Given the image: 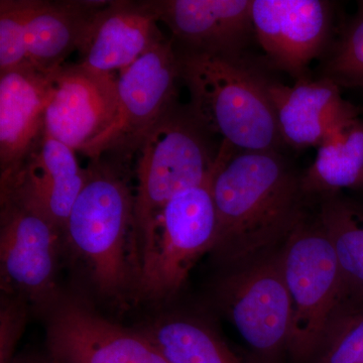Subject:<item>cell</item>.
Segmentation results:
<instances>
[{"mask_svg": "<svg viewBox=\"0 0 363 363\" xmlns=\"http://www.w3.org/2000/svg\"><path fill=\"white\" fill-rule=\"evenodd\" d=\"M211 190L218 219L212 253L226 269L279 250L306 209L301 176L278 150H238L222 142Z\"/></svg>", "mask_w": 363, "mask_h": 363, "instance_id": "obj_1", "label": "cell"}, {"mask_svg": "<svg viewBox=\"0 0 363 363\" xmlns=\"http://www.w3.org/2000/svg\"><path fill=\"white\" fill-rule=\"evenodd\" d=\"M135 156L109 150L90 160L64 229L65 242L84 262L98 293L111 300L135 292L138 283Z\"/></svg>", "mask_w": 363, "mask_h": 363, "instance_id": "obj_2", "label": "cell"}, {"mask_svg": "<svg viewBox=\"0 0 363 363\" xmlns=\"http://www.w3.org/2000/svg\"><path fill=\"white\" fill-rule=\"evenodd\" d=\"M176 49V48H175ZM180 80L190 95L188 111L207 131L238 150H277L281 145L269 79L247 60L177 50Z\"/></svg>", "mask_w": 363, "mask_h": 363, "instance_id": "obj_3", "label": "cell"}, {"mask_svg": "<svg viewBox=\"0 0 363 363\" xmlns=\"http://www.w3.org/2000/svg\"><path fill=\"white\" fill-rule=\"evenodd\" d=\"M207 131L187 109L175 105L143 138L135 162V222L138 257L157 216L175 196L201 185L216 154Z\"/></svg>", "mask_w": 363, "mask_h": 363, "instance_id": "obj_4", "label": "cell"}, {"mask_svg": "<svg viewBox=\"0 0 363 363\" xmlns=\"http://www.w3.org/2000/svg\"><path fill=\"white\" fill-rule=\"evenodd\" d=\"M281 259L292 303L288 351L297 362H310L340 298L337 259L317 212L305 209L281 247Z\"/></svg>", "mask_w": 363, "mask_h": 363, "instance_id": "obj_5", "label": "cell"}, {"mask_svg": "<svg viewBox=\"0 0 363 363\" xmlns=\"http://www.w3.org/2000/svg\"><path fill=\"white\" fill-rule=\"evenodd\" d=\"M211 180L212 175L175 196L157 216L138 257V296L156 301L173 297L198 260L213 250L218 219Z\"/></svg>", "mask_w": 363, "mask_h": 363, "instance_id": "obj_6", "label": "cell"}, {"mask_svg": "<svg viewBox=\"0 0 363 363\" xmlns=\"http://www.w3.org/2000/svg\"><path fill=\"white\" fill-rule=\"evenodd\" d=\"M0 278L6 297L40 309L58 303L64 233L40 210L13 195L0 196Z\"/></svg>", "mask_w": 363, "mask_h": 363, "instance_id": "obj_7", "label": "cell"}, {"mask_svg": "<svg viewBox=\"0 0 363 363\" xmlns=\"http://www.w3.org/2000/svg\"><path fill=\"white\" fill-rule=\"evenodd\" d=\"M216 296L222 311L262 362L288 350L292 303L281 248L226 269Z\"/></svg>", "mask_w": 363, "mask_h": 363, "instance_id": "obj_8", "label": "cell"}, {"mask_svg": "<svg viewBox=\"0 0 363 363\" xmlns=\"http://www.w3.org/2000/svg\"><path fill=\"white\" fill-rule=\"evenodd\" d=\"M119 123L117 79L80 64L57 72L45 112V131L76 152L95 159L113 143Z\"/></svg>", "mask_w": 363, "mask_h": 363, "instance_id": "obj_9", "label": "cell"}, {"mask_svg": "<svg viewBox=\"0 0 363 363\" xmlns=\"http://www.w3.org/2000/svg\"><path fill=\"white\" fill-rule=\"evenodd\" d=\"M47 344L56 363H169L143 332L112 323L77 301L52 308Z\"/></svg>", "mask_w": 363, "mask_h": 363, "instance_id": "obj_10", "label": "cell"}, {"mask_svg": "<svg viewBox=\"0 0 363 363\" xmlns=\"http://www.w3.org/2000/svg\"><path fill=\"white\" fill-rule=\"evenodd\" d=\"M255 40L272 65L298 80L328 44L333 13L322 0H252Z\"/></svg>", "mask_w": 363, "mask_h": 363, "instance_id": "obj_11", "label": "cell"}, {"mask_svg": "<svg viewBox=\"0 0 363 363\" xmlns=\"http://www.w3.org/2000/svg\"><path fill=\"white\" fill-rule=\"evenodd\" d=\"M116 79L119 123L107 150L136 152L147 133L177 105L180 71L173 40L164 38Z\"/></svg>", "mask_w": 363, "mask_h": 363, "instance_id": "obj_12", "label": "cell"}, {"mask_svg": "<svg viewBox=\"0 0 363 363\" xmlns=\"http://www.w3.org/2000/svg\"><path fill=\"white\" fill-rule=\"evenodd\" d=\"M179 51L247 60L252 0H149Z\"/></svg>", "mask_w": 363, "mask_h": 363, "instance_id": "obj_13", "label": "cell"}, {"mask_svg": "<svg viewBox=\"0 0 363 363\" xmlns=\"http://www.w3.org/2000/svg\"><path fill=\"white\" fill-rule=\"evenodd\" d=\"M58 71L23 66L0 74V188L16 176L44 133Z\"/></svg>", "mask_w": 363, "mask_h": 363, "instance_id": "obj_14", "label": "cell"}, {"mask_svg": "<svg viewBox=\"0 0 363 363\" xmlns=\"http://www.w3.org/2000/svg\"><path fill=\"white\" fill-rule=\"evenodd\" d=\"M147 1H105L93 16L78 48V64L89 70L123 71L164 39Z\"/></svg>", "mask_w": 363, "mask_h": 363, "instance_id": "obj_15", "label": "cell"}, {"mask_svg": "<svg viewBox=\"0 0 363 363\" xmlns=\"http://www.w3.org/2000/svg\"><path fill=\"white\" fill-rule=\"evenodd\" d=\"M77 152L43 133L0 196L13 195L40 210L63 230L87 178Z\"/></svg>", "mask_w": 363, "mask_h": 363, "instance_id": "obj_16", "label": "cell"}, {"mask_svg": "<svg viewBox=\"0 0 363 363\" xmlns=\"http://www.w3.org/2000/svg\"><path fill=\"white\" fill-rule=\"evenodd\" d=\"M267 91L281 142L294 149L318 147L334 130L360 116L329 78L301 79L294 86L269 80Z\"/></svg>", "mask_w": 363, "mask_h": 363, "instance_id": "obj_17", "label": "cell"}, {"mask_svg": "<svg viewBox=\"0 0 363 363\" xmlns=\"http://www.w3.org/2000/svg\"><path fill=\"white\" fill-rule=\"evenodd\" d=\"M105 1L32 0L26 23L28 64L40 71L54 72L78 51L93 16Z\"/></svg>", "mask_w": 363, "mask_h": 363, "instance_id": "obj_18", "label": "cell"}, {"mask_svg": "<svg viewBox=\"0 0 363 363\" xmlns=\"http://www.w3.org/2000/svg\"><path fill=\"white\" fill-rule=\"evenodd\" d=\"M318 200V217L338 262V306H363V206L340 193Z\"/></svg>", "mask_w": 363, "mask_h": 363, "instance_id": "obj_19", "label": "cell"}, {"mask_svg": "<svg viewBox=\"0 0 363 363\" xmlns=\"http://www.w3.org/2000/svg\"><path fill=\"white\" fill-rule=\"evenodd\" d=\"M306 198L328 197L363 187V118L334 130L318 147L316 157L301 176Z\"/></svg>", "mask_w": 363, "mask_h": 363, "instance_id": "obj_20", "label": "cell"}, {"mask_svg": "<svg viewBox=\"0 0 363 363\" xmlns=\"http://www.w3.org/2000/svg\"><path fill=\"white\" fill-rule=\"evenodd\" d=\"M143 332L169 363H264L233 348L200 318L164 317Z\"/></svg>", "mask_w": 363, "mask_h": 363, "instance_id": "obj_21", "label": "cell"}, {"mask_svg": "<svg viewBox=\"0 0 363 363\" xmlns=\"http://www.w3.org/2000/svg\"><path fill=\"white\" fill-rule=\"evenodd\" d=\"M309 363H363V306L336 308Z\"/></svg>", "mask_w": 363, "mask_h": 363, "instance_id": "obj_22", "label": "cell"}, {"mask_svg": "<svg viewBox=\"0 0 363 363\" xmlns=\"http://www.w3.org/2000/svg\"><path fill=\"white\" fill-rule=\"evenodd\" d=\"M323 77L339 87L363 90V0L325 62Z\"/></svg>", "mask_w": 363, "mask_h": 363, "instance_id": "obj_23", "label": "cell"}, {"mask_svg": "<svg viewBox=\"0 0 363 363\" xmlns=\"http://www.w3.org/2000/svg\"><path fill=\"white\" fill-rule=\"evenodd\" d=\"M30 4L32 0L0 1V74L30 66L25 33Z\"/></svg>", "mask_w": 363, "mask_h": 363, "instance_id": "obj_24", "label": "cell"}, {"mask_svg": "<svg viewBox=\"0 0 363 363\" xmlns=\"http://www.w3.org/2000/svg\"><path fill=\"white\" fill-rule=\"evenodd\" d=\"M28 304L18 298L2 296L0 312V363H11L25 329Z\"/></svg>", "mask_w": 363, "mask_h": 363, "instance_id": "obj_25", "label": "cell"}, {"mask_svg": "<svg viewBox=\"0 0 363 363\" xmlns=\"http://www.w3.org/2000/svg\"><path fill=\"white\" fill-rule=\"evenodd\" d=\"M11 363H54L52 358L48 355L39 353L23 352L16 354Z\"/></svg>", "mask_w": 363, "mask_h": 363, "instance_id": "obj_26", "label": "cell"}, {"mask_svg": "<svg viewBox=\"0 0 363 363\" xmlns=\"http://www.w3.org/2000/svg\"><path fill=\"white\" fill-rule=\"evenodd\" d=\"M54 363H56V362H54Z\"/></svg>", "mask_w": 363, "mask_h": 363, "instance_id": "obj_27", "label": "cell"}]
</instances>
